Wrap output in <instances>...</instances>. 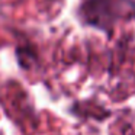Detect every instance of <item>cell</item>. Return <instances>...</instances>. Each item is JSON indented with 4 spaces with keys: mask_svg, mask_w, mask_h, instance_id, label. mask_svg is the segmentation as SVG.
Returning a JSON list of instances; mask_svg holds the SVG:
<instances>
[{
    "mask_svg": "<svg viewBox=\"0 0 135 135\" xmlns=\"http://www.w3.org/2000/svg\"><path fill=\"white\" fill-rule=\"evenodd\" d=\"M80 18L86 25L108 31L112 22L119 18L118 9L112 0H84L80 6Z\"/></svg>",
    "mask_w": 135,
    "mask_h": 135,
    "instance_id": "6da1fadb",
    "label": "cell"
}]
</instances>
